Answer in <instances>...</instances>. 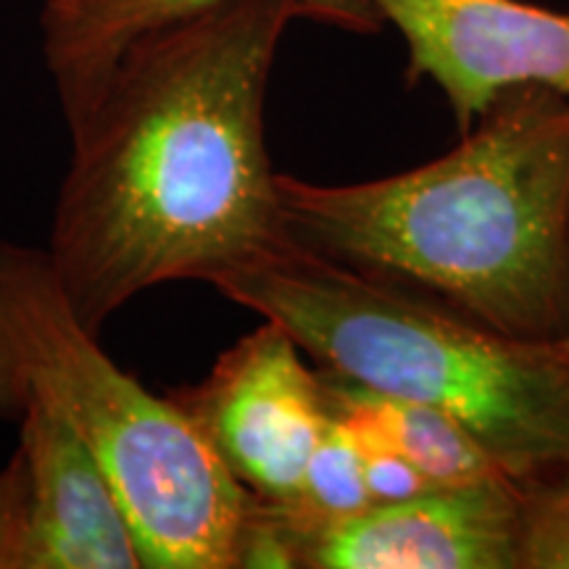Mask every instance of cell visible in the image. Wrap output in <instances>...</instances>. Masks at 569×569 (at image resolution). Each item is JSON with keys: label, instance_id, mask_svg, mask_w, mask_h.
Returning <instances> with one entry per match:
<instances>
[{"label": "cell", "instance_id": "6", "mask_svg": "<svg viewBox=\"0 0 569 569\" xmlns=\"http://www.w3.org/2000/svg\"><path fill=\"white\" fill-rule=\"evenodd\" d=\"M409 46V74L446 92L469 132L501 92L522 84L569 98V13L519 0H359Z\"/></svg>", "mask_w": 569, "mask_h": 569}, {"label": "cell", "instance_id": "13", "mask_svg": "<svg viewBox=\"0 0 569 569\" xmlns=\"http://www.w3.org/2000/svg\"><path fill=\"white\" fill-rule=\"evenodd\" d=\"M27 478L24 457L17 448L9 465L0 469V569L24 567L27 530Z\"/></svg>", "mask_w": 569, "mask_h": 569}, {"label": "cell", "instance_id": "11", "mask_svg": "<svg viewBox=\"0 0 569 569\" xmlns=\"http://www.w3.org/2000/svg\"><path fill=\"white\" fill-rule=\"evenodd\" d=\"M519 567L569 569V475L525 490Z\"/></svg>", "mask_w": 569, "mask_h": 569}, {"label": "cell", "instance_id": "1", "mask_svg": "<svg viewBox=\"0 0 569 569\" xmlns=\"http://www.w3.org/2000/svg\"><path fill=\"white\" fill-rule=\"evenodd\" d=\"M298 17L311 0H219L142 32L67 119L46 251L90 332L156 284H213L290 238L264 98Z\"/></svg>", "mask_w": 569, "mask_h": 569}, {"label": "cell", "instance_id": "2", "mask_svg": "<svg viewBox=\"0 0 569 569\" xmlns=\"http://www.w3.org/2000/svg\"><path fill=\"white\" fill-rule=\"evenodd\" d=\"M311 251L425 290L519 340L569 338V98L522 84L440 159L359 184L277 174Z\"/></svg>", "mask_w": 569, "mask_h": 569}, {"label": "cell", "instance_id": "7", "mask_svg": "<svg viewBox=\"0 0 569 569\" xmlns=\"http://www.w3.org/2000/svg\"><path fill=\"white\" fill-rule=\"evenodd\" d=\"M525 488L511 480L436 486L372 503L303 546L315 569H515Z\"/></svg>", "mask_w": 569, "mask_h": 569}, {"label": "cell", "instance_id": "8", "mask_svg": "<svg viewBox=\"0 0 569 569\" xmlns=\"http://www.w3.org/2000/svg\"><path fill=\"white\" fill-rule=\"evenodd\" d=\"M17 422L30 478L21 569H140L130 519L90 448L42 407Z\"/></svg>", "mask_w": 569, "mask_h": 569}, {"label": "cell", "instance_id": "4", "mask_svg": "<svg viewBox=\"0 0 569 569\" xmlns=\"http://www.w3.org/2000/svg\"><path fill=\"white\" fill-rule=\"evenodd\" d=\"M24 407L53 411L101 461L142 567H240L253 496L188 411L103 351L48 251L0 243V417Z\"/></svg>", "mask_w": 569, "mask_h": 569}, {"label": "cell", "instance_id": "3", "mask_svg": "<svg viewBox=\"0 0 569 569\" xmlns=\"http://www.w3.org/2000/svg\"><path fill=\"white\" fill-rule=\"evenodd\" d=\"M327 372L461 419L509 480L569 475V348L519 340L288 238L213 280Z\"/></svg>", "mask_w": 569, "mask_h": 569}, {"label": "cell", "instance_id": "5", "mask_svg": "<svg viewBox=\"0 0 569 569\" xmlns=\"http://www.w3.org/2000/svg\"><path fill=\"white\" fill-rule=\"evenodd\" d=\"M298 351L280 325L264 319L219 356L203 382L169 393L261 503L293 501L330 422L322 377Z\"/></svg>", "mask_w": 569, "mask_h": 569}, {"label": "cell", "instance_id": "10", "mask_svg": "<svg viewBox=\"0 0 569 569\" xmlns=\"http://www.w3.org/2000/svg\"><path fill=\"white\" fill-rule=\"evenodd\" d=\"M322 388L327 407L372 425L436 486L509 480L480 438L443 409L377 393L332 372L322 375Z\"/></svg>", "mask_w": 569, "mask_h": 569}, {"label": "cell", "instance_id": "9", "mask_svg": "<svg viewBox=\"0 0 569 569\" xmlns=\"http://www.w3.org/2000/svg\"><path fill=\"white\" fill-rule=\"evenodd\" d=\"M219 0H46L42 53L63 117H74L106 71L142 32L188 17ZM315 19L346 30H375L380 19L359 0H311Z\"/></svg>", "mask_w": 569, "mask_h": 569}, {"label": "cell", "instance_id": "12", "mask_svg": "<svg viewBox=\"0 0 569 569\" xmlns=\"http://www.w3.org/2000/svg\"><path fill=\"white\" fill-rule=\"evenodd\" d=\"M330 415L346 425V430L351 432L356 446H359L372 503L403 501V498H415L419 493H425V490L436 488V482L419 472L396 446H390L372 425L365 422V419L343 415V411L336 409H330Z\"/></svg>", "mask_w": 569, "mask_h": 569}, {"label": "cell", "instance_id": "14", "mask_svg": "<svg viewBox=\"0 0 569 569\" xmlns=\"http://www.w3.org/2000/svg\"><path fill=\"white\" fill-rule=\"evenodd\" d=\"M565 343H567V348H569V338H567V340H565Z\"/></svg>", "mask_w": 569, "mask_h": 569}]
</instances>
